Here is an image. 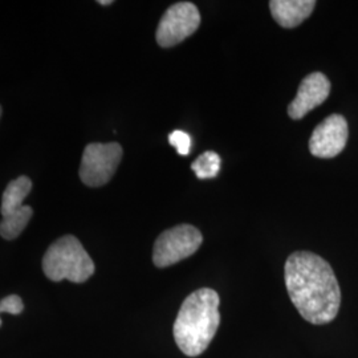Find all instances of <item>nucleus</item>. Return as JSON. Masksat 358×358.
Masks as SVG:
<instances>
[{"mask_svg":"<svg viewBox=\"0 0 358 358\" xmlns=\"http://www.w3.org/2000/svg\"><path fill=\"white\" fill-rule=\"evenodd\" d=\"M285 287L301 317L313 325L336 319L341 289L332 267L321 256L296 251L285 262Z\"/></svg>","mask_w":358,"mask_h":358,"instance_id":"f257e3e1","label":"nucleus"},{"mask_svg":"<svg viewBox=\"0 0 358 358\" xmlns=\"http://www.w3.org/2000/svg\"><path fill=\"white\" fill-rule=\"evenodd\" d=\"M219 294L210 288H201L189 294L174 322V340L187 357L202 355L217 334L220 324Z\"/></svg>","mask_w":358,"mask_h":358,"instance_id":"f03ea898","label":"nucleus"},{"mask_svg":"<svg viewBox=\"0 0 358 358\" xmlns=\"http://www.w3.org/2000/svg\"><path fill=\"white\" fill-rule=\"evenodd\" d=\"M43 269L52 282H84L94 273V263L80 241L65 235L50 245L43 259Z\"/></svg>","mask_w":358,"mask_h":358,"instance_id":"7ed1b4c3","label":"nucleus"},{"mask_svg":"<svg viewBox=\"0 0 358 358\" xmlns=\"http://www.w3.org/2000/svg\"><path fill=\"white\" fill-rule=\"evenodd\" d=\"M202 242L203 236L201 231L192 224H179L164 231L154 243V266L165 268L177 264L180 260L194 255Z\"/></svg>","mask_w":358,"mask_h":358,"instance_id":"20e7f679","label":"nucleus"},{"mask_svg":"<svg viewBox=\"0 0 358 358\" xmlns=\"http://www.w3.org/2000/svg\"><path fill=\"white\" fill-rule=\"evenodd\" d=\"M122 158V148L117 142L90 143L81 159L80 179L90 187H100L115 176Z\"/></svg>","mask_w":358,"mask_h":358,"instance_id":"39448f33","label":"nucleus"},{"mask_svg":"<svg viewBox=\"0 0 358 358\" xmlns=\"http://www.w3.org/2000/svg\"><path fill=\"white\" fill-rule=\"evenodd\" d=\"M201 26V13L190 1H179L169 7L157 28V43L164 47H174L192 36Z\"/></svg>","mask_w":358,"mask_h":358,"instance_id":"423d86ee","label":"nucleus"},{"mask_svg":"<svg viewBox=\"0 0 358 358\" xmlns=\"http://www.w3.org/2000/svg\"><path fill=\"white\" fill-rule=\"evenodd\" d=\"M349 129L345 117L332 115L320 122L309 140V152L317 158H333L345 149Z\"/></svg>","mask_w":358,"mask_h":358,"instance_id":"0eeeda50","label":"nucleus"},{"mask_svg":"<svg viewBox=\"0 0 358 358\" xmlns=\"http://www.w3.org/2000/svg\"><path fill=\"white\" fill-rule=\"evenodd\" d=\"M331 93V81L321 72L308 75L300 84L294 101L288 106V115L292 120H301L320 106Z\"/></svg>","mask_w":358,"mask_h":358,"instance_id":"6e6552de","label":"nucleus"},{"mask_svg":"<svg viewBox=\"0 0 358 358\" xmlns=\"http://www.w3.org/2000/svg\"><path fill=\"white\" fill-rule=\"evenodd\" d=\"M316 6L315 0H272L269 10L278 24L294 28L307 20Z\"/></svg>","mask_w":358,"mask_h":358,"instance_id":"1a4fd4ad","label":"nucleus"},{"mask_svg":"<svg viewBox=\"0 0 358 358\" xmlns=\"http://www.w3.org/2000/svg\"><path fill=\"white\" fill-rule=\"evenodd\" d=\"M31 190H32V180L26 176H22L19 178L11 180L3 192L1 207H0L1 215L7 217L15 211H17L23 206V202Z\"/></svg>","mask_w":358,"mask_h":358,"instance_id":"9d476101","label":"nucleus"},{"mask_svg":"<svg viewBox=\"0 0 358 358\" xmlns=\"http://www.w3.org/2000/svg\"><path fill=\"white\" fill-rule=\"evenodd\" d=\"M32 214L34 211L29 206H22L17 211L3 217V220L0 222V235L7 241L16 239L26 229Z\"/></svg>","mask_w":358,"mask_h":358,"instance_id":"9b49d317","label":"nucleus"},{"mask_svg":"<svg viewBox=\"0 0 358 358\" xmlns=\"http://www.w3.org/2000/svg\"><path fill=\"white\" fill-rule=\"evenodd\" d=\"M222 159L215 152H205L194 162L192 169L199 179L215 178L220 170Z\"/></svg>","mask_w":358,"mask_h":358,"instance_id":"f8f14e48","label":"nucleus"},{"mask_svg":"<svg viewBox=\"0 0 358 358\" xmlns=\"http://www.w3.org/2000/svg\"><path fill=\"white\" fill-rule=\"evenodd\" d=\"M169 142L177 149L179 155H189L192 150V137L189 133L182 130H174L169 136Z\"/></svg>","mask_w":358,"mask_h":358,"instance_id":"ddd939ff","label":"nucleus"},{"mask_svg":"<svg viewBox=\"0 0 358 358\" xmlns=\"http://www.w3.org/2000/svg\"><path fill=\"white\" fill-rule=\"evenodd\" d=\"M24 309L23 300L17 294H10L0 300V313H11V315H20Z\"/></svg>","mask_w":358,"mask_h":358,"instance_id":"4468645a","label":"nucleus"},{"mask_svg":"<svg viewBox=\"0 0 358 358\" xmlns=\"http://www.w3.org/2000/svg\"><path fill=\"white\" fill-rule=\"evenodd\" d=\"M113 1L112 0H100L99 1V4H103V6H109V4H112Z\"/></svg>","mask_w":358,"mask_h":358,"instance_id":"2eb2a0df","label":"nucleus"},{"mask_svg":"<svg viewBox=\"0 0 358 358\" xmlns=\"http://www.w3.org/2000/svg\"><path fill=\"white\" fill-rule=\"evenodd\" d=\"M0 115H1V106H0Z\"/></svg>","mask_w":358,"mask_h":358,"instance_id":"dca6fc26","label":"nucleus"},{"mask_svg":"<svg viewBox=\"0 0 358 358\" xmlns=\"http://www.w3.org/2000/svg\"><path fill=\"white\" fill-rule=\"evenodd\" d=\"M0 327H1V319H0Z\"/></svg>","mask_w":358,"mask_h":358,"instance_id":"f3484780","label":"nucleus"}]
</instances>
